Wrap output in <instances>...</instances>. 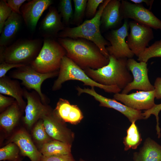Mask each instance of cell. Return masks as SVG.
<instances>
[{"mask_svg": "<svg viewBox=\"0 0 161 161\" xmlns=\"http://www.w3.org/2000/svg\"><path fill=\"white\" fill-rule=\"evenodd\" d=\"M58 42L65 49L66 55L83 70L96 69L107 65L108 58L90 41L82 38H58Z\"/></svg>", "mask_w": 161, "mask_h": 161, "instance_id": "cell-1", "label": "cell"}, {"mask_svg": "<svg viewBox=\"0 0 161 161\" xmlns=\"http://www.w3.org/2000/svg\"><path fill=\"white\" fill-rule=\"evenodd\" d=\"M108 64L96 69L90 68L84 70L86 75L95 82L107 86H116L121 90L133 80L132 75L127 66V58H117L109 55Z\"/></svg>", "mask_w": 161, "mask_h": 161, "instance_id": "cell-2", "label": "cell"}, {"mask_svg": "<svg viewBox=\"0 0 161 161\" xmlns=\"http://www.w3.org/2000/svg\"><path fill=\"white\" fill-rule=\"evenodd\" d=\"M110 0H105L100 5L95 16L77 27H65L58 34V38L72 39L82 38L91 41L98 47L102 53L108 58L109 55L106 46L109 42L102 35L100 31V18L102 11Z\"/></svg>", "mask_w": 161, "mask_h": 161, "instance_id": "cell-3", "label": "cell"}, {"mask_svg": "<svg viewBox=\"0 0 161 161\" xmlns=\"http://www.w3.org/2000/svg\"><path fill=\"white\" fill-rule=\"evenodd\" d=\"M43 44V41L39 39H19L8 47H0V63L30 65L38 55Z\"/></svg>", "mask_w": 161, "mask_h": 161, "instance_id": "cell-4", "label": "cell"}, {"mask_svg": "<svg viewBox=\"0 0 161 161\" xmlns=\"http://www.w3.org/2000/svg\"><path fill=\"white\" fill-rule=\"evenodd\" d=\"M70 80H79L83 82L84 85L98 87L106 92L115 94L121 91L116 86H105L95 82L66 55L61 60L58 77L54 83L52 90L55 91L59 89L64 83Z\"/></svg>", "mask_w": 161, "mask_h": 161, "instance_id": "cell-5", "label": "cell"}, {"mask_svg": "<svg viewBox=\"0 0 161 161\" xmlns=\"http://www.w3.org/2000/svg\"><path fill=\"white\" fill-rule=\"evenodd\" d=\"M66 55L65 50L58 42L53 38H44L38 55L30 65L41 73L58 71L61 60Z\"/></svg>", "mask_w": 161, "mask_h": 161, "instance_id": "cell-6", "label": "cell"}, {"mask_svg": "<svg viewBox=\"0 0 161 161\" xmlns=\"http://www.w3.org/2000/svg\"><path fill=\"white\" fill-rule=\"evenodd\" d=\"M120 11L123 19H131L151 28L161 30V21L151 10L141 4L131 3L127 1L122 0Z\"/></svg>", "mask_w": 161, "mask_h": 161, "instance_id": "cell-7", "label": "cell"}, {"mask_svg": "<svg viewBox=\"0 0 161 161\" xmlns=\"http://www.w3.org/2000/svg\"><path fill=\"white\" fill-rule=\"evenodd\" d=\"M18 68L12 73V78L21 80L22 84L27 89L35 90L38 94L42 102L45 103L46 98L41 92V85L46 79L58 75V71L41 73L36 71L30 65Z\"/></svg>", "mask_w": 161, "mask_h": 161, "instance_id": "cell-8", "label": "cell"}, {"mask_svg": "<svg viewBox=\"0 0 161 161\" xmlns=\"http://www.w3.org/2000/svg\"><path fill=\"white\" fill-rule=\"evenodd\" d=\"M127 20L124 19L121 27L111 31L106 37L110 44L109 46L106 47V49L109 55H113L117 58H132L134 55L125 40L129 34V27Z\"/></svg>", "mask_w": 161, "mask_h": 161, "instance_id": "cell-9", "label": "cell"}, {"mask_svg": "<svg viewBox=\"0 0 161 161\" xmlns=\"http://www.w3.org/2000/svg\"><path fill=\"white\" fill-rule=\"evenodd\" d=\"M130 32L126 43L134 54L138 57L148 46L154 38L152 28L134 21L129 22Z\"/></svg>", "mask_w": 161, "mask_h": 161, "instance_id": "cell-10", "label": "cell"}, {"mask_svg": "<svg viewBox=\"0 0 161 161\" xmlns=\"http://www.w3.org/2000/svg\"><path fill=\"white\" fill-rule=\"evenodd\" d=\"M75 89L78 95L86 93L91 95L99 103L100 106L112 108L120 112L126 116L131 123L136 122L137 120L144 119L141 111L130 108L114 99L105 97L97 92L94 87L82 88L77 86Z\"/></svg>", "mask_w": 161, "mask_h": 161, "instance_id": "cell-11", "label": "cell"}, {"mask_svg": "<svg viewBox=\"0 0 161 161\" xmlns=\"http://www.w3.org/2000/svg\"><path fill=\"white\" fill-rule=\"evenodd\" d=\"M127 64L128 69L132 73L133 80L122 90V93L127 94L134 89L145 91L154 90V86L148 78L147 63L137 62L131 58L127 59Z\"/></svg>", "mask_w": 161, "mask_h": 161, "instance_id": "cell-12", "label": "cell"}, {"mask_svg": "<svg viewBox=\"0 0 161 161\" xmlns=\"http://www.w3.org/2000/svg\"><path fill=\"white\" fill-rule=\"evenodd\" d=\"M46 132L53 140L72 144L74 134L68 128L64 122L61 120L52 110L44 115L41 118Z\"/></svg>", "mask_w": 161, "mask_h": 161, "instance_id": "cell-13", "label": "cell"}, {"mask_svg": "<svg viewBox=\"0 0 161 161\" xmlns=\"http://www.w3.org/2000/svg\"><path fill=\"white\" fill-rule=\"evenodd\" d=\"M113 97L126 106L138 110H149L156 104L154 90L140 91L129 94L118 93L114 94Z\"/></svg>", "mask_w": 161, "mask_h": 161, "instance_id": "cell-14", "label": "cell"}, {"mask_svg": "<svg viewBox=\"0 0 161 161\" xmlns=\"http://www.w3.org/2000/svg\"><path fill=\"white\" fill-rule=\"evenodd\" d=\"M24 97L26 99L27 103L25 108V115L23 119L26 125L30 128L52 109L43 104L39 95L34 92L24 90Z\"/></svg>", "mask_w": 161, "mask_h": 161, "instance_id": "cell-15", "label": "cell"}, {"mask_svg": "<svg viewBox=\"0 0 161 161\" xmlns=\"http://www.w3.org/2000/svg\"><path fill=\"white\" fill-rule=\"evenodd\" d=\"M53 3L51 0H32L22 5L20 9L21 16L26 26L31 31H35L43 12Z\"/></svg>", "mask_w": 161, "mask_h": 161, "instance_id": "cell-16", "label": "cell"}, {"mask_svg": "<svg viewBox=\"0 0 161 161\" xmlns=\"http://www.w3.org/2000/svg\"><path fill=\"white\" fill-rule=\"evenodd\" d=\"M48 11L41 21L39 31L44 38L54 39L65 28L61 17L55 7L50 6Z\"/></svg>", "mask_w": 161, "mask_h": 161, "instance_id": "cell-17", "label": "cell"}, {"mask_svg": "<svg viewBox=\"0 0 161 161\" xmlns=\"http://www.w3.org/2000/svg\"><path fill=\"white\" fill-rule=\"evenodd\" d=\"M9 142L15 143L19 148L21 154L28 157L31 161H41L42 155L36 148L30 136L25 130L16 131Z\"/></svg>", "mask_w": 161, "mask_h": 161, "instance_id": "cell-18", "label": "cell"}, {"mask_svg": "<svg viewBox=\"0 0 161 161\" xmlns=\"http://www.w3.org/2000/svg\"><path fill=\"white\" fill-rule=\"evenodd\" d=\"M54 111L64 122L72 124L78 123L83 117L82 112L77 105L71 104L68 100L62 98L59 99Z\"/></svg>", "mask_w": 161, "mask_h": 161, "instance_id": "cell-19", "label": "cell"}, {"mask_svg": "<svg viewBox=\"0 0 161 161\" xmlns=\"http://www.w3.org/2000/svg\"><path fill=\"white\" fill-rule=\"evenodd\" d=\"M120 1L110 0L103 9L101 15L100 23L105 29L115 28L123 19L120 11Z\"/></svg>", "mask_w": 161, "mask_h": 161, "instance_id": "cell-20", "label": "cell"}, {"mask_svg": "<svg viewBox=\"0 0 161 161\" xmlns=\"http://www.w3.org/2000/svg\"><path fill=\"white\" fill-rule=\"evenodd\" d=\"M23 20L21 15L12 11L0 34V47H6L11 43L19 30Z\"/></svg>", "mask_w": 161, "mask_h": 161, "instance_id": "cell-21", "label": "cell"}, {"mask_svg": "<svg viewBox=\"0 0 161 161\" xmlns=\"http://www.w3.org/2000/svg\"><path fill=\"white\" fill-rule=\"evenodd\" d=\"M133 161H161V145L147 138L138 152L134 154Z\"/></svg>", "mask_w": 161, "mask_h": 161, "instance_id": "cell-22", "label": "cell"}, {"mask_svg": "<svg viewBox=\"0 0 161 161\" xmlns=\"http://www.w3.org/2000/svg\"><path fill=\"white\" fill-rule=\"evenodd\" d=\"M0 93L13 97L22 109L25 108L26 105L23 98L24 90L18 81L6 76L0 78Z\"/></svg>", "mask_w": 161, "mask_h": 161, "instance_id": "cell-23", "label": "cell"}, {"mask_svg": "<svg viewBox=\"0 0 161 161\" xmlns=\"http://www.w3.org/2000/svg\"><path fill=\"white\" fill-rule=\"evenodd\" d=\"M21 109L15 100L0 114L1 126L8 132L11 131L21 116Z\"/></svg>", "mask_w": 161, "mask_h": 161, "instance_id": "cell-24", "label": "cell"}, {"mask_svg": "<svg viewBox=\"0 0 161 161\" xmlns=\"http://www.w3.org/2000/svg\"><path fill=\"white\" fill-rule=\"evenodd\" d=\"M71 145L52 140L41 145L39 151L44 156L66 154L71 153Z\"/></svg>", "mask_w": 161, "mask_h": 161, "instance_id": "cell-25", "label": "cell"}, {"mask_svg": "<svg viewBox=\"0 0 161 161\" xmlns=\"http://www.w3.org/2000/svg\"><path fill=\"white\" fill-rule=\"evenodd\" d=\"M126 132L127 135L123 140L124 150L137 149L141 143L142 138L135 122L131 123Z\"/></svg>", "mask_w": 161, "mask_h": 161, "instance_id": "cell-26", "label": "cell"}, {"mask_svg": "<svg viewBox=\"0 0 161 161\" xmlns=\"http://www.w3.org/2000/svg\"><path fill=\"white\" fill-rule=\"evenodd\" d=\"M20 150L18 146L13 142H10L0 149V160L16 161L20 158Z\"/></svg>", "mask_w": 161, "mask_h": 161, "instance_id": "cell-27", "label": "cell"}, {"mask_svg": "<svg viewBox=\"0 0 161 161\" xmlns=\"http://www.w3.org/2000/svg\"><path fill=\"white\" fill-rule=\"evenodd\" d=\"M154 57H161V39L148 47L139 56L137 60L147 63L150 59Z\"/></svg>", "mask_w": 161, "mask_h": 161, "instance_id": "cell-28", "label": "cell"}, {"mask_svg": "<svg viewBox=\"0 0 161 161\" xmlns=\"http://www.w3.org/2000/svg\"><path fill=\"white\" fill-rule=\"evenodd\" d=\"M58 11L63 19V22L64 25L68 26L73 14L72 1L60 0L58 7Z\"/></svg>", "mask_w": 161, "mask_h": 161, "instance_id": "cell-29", "label": "cell"}, {"mask_svg": "<svg viewBox=\"0 0 161 161\" xmlns=\"http://www.w3.org/2000/svg\"><path fill=\"white\" fill-rule=\"evenodd\" d=\"M33 137L41 145L53 140L47 133L42 119L38 120L34 127L32 131Z\"/></svg>", "mask_w": 161, "mask_h": 161, "instance_id": "cell-30", "label": "cell"}, {"mask_svg": "<svg viewBox=\"0 0 161 161\" xmlns=\"http://www.w3.org/2000/svg\"><path fill=\"white\" fill-rule=\"evenodd\" d=\"M75 10L72 18V23L79 25L82 21L86 11L87 0H73Z\"/></svg>", "mask_w": 161, "mask_h": 161, "instance_id": "cell-31", "label": "cell"}, {"mask_svg": "<svg viewBox=\"0 0 161 161\" xmlns=\"http://www.w3.org/2000/svg\"><path fill=\"white\" fill-rule=\"evenodd\" d=\"M161 111V103L155 104L152 108L148 110H145L143 113L144 119L148 118L152 114L154 115L156 117V129L158 137H160L161 136V129L159 126V114Z\"/></svg>", "mask_w": 161, "mask_h": 161, "instance_id": "cell-32", "label": "cell"}, {"mask_svg": "<svg viewBox=\"0 0 161 161\" xmlns=\"http://www.w3.org/2000/svg\"><path fill=\"white\" fill-rule=\"evenodd\" d=\"M12 10L8 5L6 0L0 1V33H1L4 24L10 16Z\"/></svg>", "mask_w": 161, "mask_h": 161, "instance_id": "cell-33", "label": "cell"}, {"mask_svg": "<svg viewBox=\"0 0 161 161\" xmlns=\"http://www.w3.org/2000/svg\"><path fill=\"white\" fill-rule=\"evenodd\" d=\"M103 0H88L86 8V15L89 18H93L97 13L99 5L102 3Z\"/></svg>", "mask_w": 161, "mask_h": 161, "instance_id": "cell-34", "label": "cell"}, {"mask_svg": "<svg viewBox=\"0 0 161 161\" xmlns=\"http://www.w3.org/2000/svg\"><path fill=\"white\" fill-rule=\"evenodd\" d=\"M41 161H75L71 153L64 155L44 156L42 155Z\"/></svg>", "mask_w": 161, "mask_h": 161, "instance_id": "cell-35", "label": "cell"}, {"mask_svg": "<svg viewBox=\"0 0 161 161\" xmlns=\"http://www.w3.org/2000/svg\"><path fill=\"white\" fill-rule=\"evenodd\" d=\"M26 65H27L3 62L0 63V78L5 76L7 72L11 69L14 68H18Z\"/></svg>", "mask_w": 161, "mask_h": 161, "instance_id": "cell-36", "label": "cell"}, {"mask_svg": "<svg viewBox=\"0 0 161 161\" xmlns=\"http://www.w3.org/2000/svg\"><path fill=\"white\" fill-rule=\"evenodd\" d=\"M26 0H6L8 6L12 11L21 15L20 9Z\"/></svg>", "mask_w": 161, "mask_h": 161, "instance_id": "cell-37", "label": "cell"}, {"mask_svg": "<svg viewBox=\"0 0 161 161\" xmlns=\"http://www.w3.org/2000/svg\"><path fill=\"white\" fill-rule=\"evenodd\" d=\"M13 97L5 96L0 94V109L2 111L11 105L15 101Z\"/></svg>", "mask_w": 161, "mask_h": 161, "instance_id": "cell-38", "label": "cell"}, {"mask_svg": "<svg viewBox=\"0 0 161 161\" xmlns=\"http://www.w3.org/2000/svg\"><path fill=\"white\" fill-rule=\"evenodd\" d=\"M154 87L155 98L157 99H161V78L157 77L154 83Z\"/></svg>", "mask_w": 161, "mask_h": 161, "instance_id": "cell-39", "label": "cell"}, {"mask_svg": "<svg viewBox=\"0 0 161 161\" xmlns=\"http://www.w3.org/2000/svg\"><path fill=\"white\" fill-rule=\"evenodd\" d=\"M130 1L134 4H141L142 3H145L146 5L149 7V9L151 10L154 2L153 0H130Z\"/></svg>", "mask_w": 161, "mask_h": 161, "instance_id": "cell-40", "label": "cell"}, {"mask_svg": "<svg viewBox=\"0 0 161 161\" xmlns=\"http://www.w3.org/2000/svg\"><path fill=\"white\" fill-rule=\"evenodd\" d=\"M79 161H85L82 159H80L79 160Z\"/></svg>", "mask_w": 161, "mask_h": 161, "instance_id": "cell-41", "label": "cell"}, {"mask_svg": "<svg viewBox=\"0 0 161 161\" xmlns=\"http://www.w3.org/2000/svg\"><path fill=\"white\" fill-rule=\"evenodd\" d=\"M16 161H21V160L20 159V158H19L18 160Z\"/></svg>", "mask_w": 161, "mask_h": 161, "instance_id": "cell-42", "label": "cell"}, {"mask_svg": "<svg viewBox=\"0 0 161 161\" xmlns=\"http://www.w3.org/2000/svg\"></svg>", "mask_w": 161, "mask_h": 161, "instance_id": "cell-43", "label": "cell"}]
</instances>
